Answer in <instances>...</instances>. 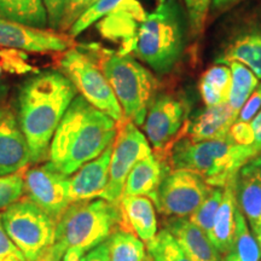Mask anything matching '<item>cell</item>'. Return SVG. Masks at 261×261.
Returning <instances> with one entry per match:
<instances>
[{
    "label": "cell",
    "instance_id": "6da1fadb",
    "mask_svg": "<svg viewBox=\"0 0 261 261\" xmlns=\"http://www.w3.org/2000/svg\"><path fill=\"white\" fill-rule=\"evenodd\" d=\"M77 94L73 83L56 69L38 71L22 83L17 121L28 144L31 162L48 158L55 132Z\"/></svg>",
    "mask_w": 261,
    "mask_h": 261
},
{
    "label": "cell",
    "instance_id": "7a4b0ae2",
    "mask_svg": "<svg viewBox=\"0 0 261 261\" xmlns=\"http://www.w3.org/2000/svg\"><path fill=\"white\" fill-rule=\"evenodd\" d=\"M116 133L115 120L77 94L55 132L48 160L63 174L71 175L112 146Z\"/></svg>",
    "mask_w": 261,
    "mask_h": 261
},
{
    "label": "cell",
    "instance_id": "3957f363",
    "mask_svg": "<svg viewBox=\"0 0 261 261\" xmlns=\"http://www.w3.org/2000/svg\"><path fill=\"white\" fill-rule=\"evenodd\" d=\"M260 149L259 145H237L227 137L194 143L184 135L159 161L165 174L173 169H187L212 188H225Z\"/></svg>",
    "mask_w": 261,
    "mask_h": 261
},
{
    "label": "cell",
    "instance_id": "277c9868",
    "mask_svg": "<svg viewBox=\"0 0 261 261\" xmlns=\"http://www.w3.org/2000/svg\"><path fill=\"white\" fill-rule=\"evenodd\" d=\"M177 0H161L155 11L145 14L123 54L135 55L139 62L159 74L171 71L184 50V19Z\"/></svg>",
    "mask_w": 261,
    "mask_h": 261
},
{
    "label": "cell",
    "instance_id": "5b68a950",
    "mask_svg": "<svg viewBox=\"0 0 261 261\" xmlns=\"http://www.w3.org/2000/svg\"><path fill=\"white\" fill-rule=\"evenodd\" d=\"M122 108L125 119L143 126L159 89V81L137 58L123 52L89 48Z\"/></svg>",
    "mask_w": 261,
    "mask_h": 261
},
{
    "label": "cell",
    "instance_id": "8992f818",
    "mask_svg": "<svg viewBox=\"0 0 261 261\" xmlns=\"http://www.w3.org/2000/svg\"><path fill=\"white\" fill-rule=\"evenodd\" d=\"M119 203L104 198L73 202L57 219L56 242L65 253H89L120 228Z\"/></svg>",
    "mask_w": 261,
    "mask_h": 261
},
{
    "label": "cell",
    "instance_id": "52a82bcc",
    "mask_svg": "<svg viewBox=\"0 0 261 261\" xmlns=\"http://www.w3.org/2000/svg\"><path fill=\"white\" fill-rule=\"evenodd\" d=\"M2 221L27 261H37L56 242L57 220L29 198L5 208Z\"/></svg>",
    "mask_w": 261,
    "mask_h": 261
},
{
    "label": "cell",
    "instance_id": "ba28073f",
    "mask_svg": "<svg viewBox=\"0 0 261 261\" xmlns=\"http://www.w3.org/2000/svg\"><path fill=\"white\" fill-rule=\"evenodd\" d=\"M58 63L62 73L73 83L77 93L87 102L113 117L116 122L125 120L122 108L109 81L89 52L74 46L62 52Z\"/></svg>",
    "mask_w": 261,
    "mask_h": 261
},
{
    "label": "cell",
    "instance_id": "9c48e42d",
    "mask_svg": "<svg viewBox=\"0 0 261 261\" xmlns=\"http://www.w3.org/2000/svg\"><path fill=\"white\" fill-rule=\"evenodd\" d=\"M189 120V106L184 99L166 93L155 96L143 130L156 158H163L180 137L187 135Z\"/></svg>",
    "mask_w": 261,
    "mask_h": 261
},
{
    "label": "cell",
    "instance_id": "30bf717a",
    "mask_svg": "<svg viewBox=\"0 0 261 261\" xmlns=\"http://www.w3.org/2000/svg\"><path fill=\"white\" fill-rule=\"evenodd\" d=\"M150 154H152L151 146L138 126L127 119L117 122L109 166V180L100 198L119 203L129 172L137 162Z\"/></svg>",
    "mask_w": 261,
    "mask_h": 261
},
{
    "label": "cell",
    "instance_id": "8fae6325",
    "mask_svg": "<svg viewBox=\"0 0 261 261\" xmlns=\"http://www.w3.org/2000/svg\"><path fill=\"white\" fill-rule=\"evenodd\" d=\"M213 188L187 169H173L163 175L156 195L159 213L167 218H189Z\"/></svg>",
    "mask_w": 261,
    "mask_h": 261
},
{
    "label": "cell",
    "instance_id": "7c38bea8",
    "mask_svg": "<svg viewBox=\"0 0 261 261\" xmlns=\"http://www.w3.org/2000/svg\"><path fill=\"white\" fill-rule=\"evenodd\" d=\"M24 192L54 219H58L73 203L69 195V175L58 171L48 161L24 173Z\"/></svg>",
    "mask_w": 261,
    "mask_h": 261
},
{
    "label": "cell",
    "instance_id": "4fadbf2b",
    "mask_svg": "<svg viewBox=\"0 0 261 261\" xmlns=\"http://www.w3.org/2000/svg\"><path fill=\"white\" fill-rule=\"evenodd\" d=\"M74 46L76 42L68 33L35 28L0 18V47L47 54L64 52Z\"/></svg>",
    "mask_w": 261,
    "mask_h": 261
},
{
    "label": "cell",
    "instance_id": "5bb4252c",
    "mask_svg": "<svg viewBox=\"0 0 261 261\" xmlns=\"http://www.w3.org/2000/svg\"><path fill=\"white\" fill-rule=\"evenodd\" d=\"M31 162V152L9 107L0 108V177L21 172Z\"/></svg>",
    "mask_w": 261,
    "mask_h": 261
},
{
    "label": "cell",
    "instance_id": "9a60e30c",
    "mask_svg": "<svg viewBox=\"0 0 261 261\" xmlns=\"http://www.w3.org/2000/svg\"><path fill=\"white\" fill-rule=\"evenodd\" d=\"M113 145L102 155L85 163L69 175V195L71 202L89 201L102 197L109 180V166Z\"/></svg>",
    "mask_w": 261,
    "mask_h": 261
},
{
    "label": "cell",
    "instance_id": "2e32d148",
    "mask_svg": "<svg viewBox=\"0 0 261 261\" xmlns=\"http://www.w3.org/2000/svg\"><path fill=\"white\" fill-rule=\"evenodd\" d=\"M121 223L120 228L136 234L148 243L158 234V218L154 202L145 196H123L119 202Z\"/></svg>",
    "mask_w": 261,
    "mask_h": 261
},
{
    "label": "cell",
    "instance_id": "e0dca14e",
    "mask_svg": "<svg viewBox=\"0 0 261 261\" xmlns=\"http://www.w3.org/2000/svg\"><path fill=\"white\" fill-rule=\"evenodd\" d=\"M165 226L191 261H221L207 234L188 218H167Z\"/></svg>",
    "mask_w": 261,
    "mask_h": 261
},
{
    "label": "cell",
    "instance_id": "ac0fdd59",
    "mask_svg": "<svg viewBox=\"0 0 261 261\" xmlns=\"http://www.w3.org/2000/svg\"><path fill=\"white\" fill-rule=\"evenodd\" d=\"M238 114L228 103L215 107H205L195 119L189 120L187 138L191 142L224 139L228 135L230 127L236 121Z\"/></svg>",
    "mask_w": 261,
    "mask_h": 261
},
{
    "label": "cell",
    "instance_id": "d6986e66",
    "mask_svg": "<svg viewBox=\"0 0 261 261\" xmlns=\"http://www.w3.org/2000/svg\"><path fill=\"white\" fill-rule=\"evenodd\" d=\"M240 62L261 80V29H249L231 39L215 58V64Z\"/></svg>",
    "mask_w": 261,
    "mask_h": 261
},
{
    "label": "cell",
    "instance_id": "ffe728a7",
    "mask_svg": "<svg viewBox=\"0 0 261 261\" xmlns=\"http://www.w3.org/2000/svg\"><path fill=\"white\" fill-rule=\"evenodd\" d=\"M236 179L237 177L228 181L224 188L223 200L214 217L213 227L210 234L211 242L221 255L227 253L236 230Z\"/></svg>",
    "mask_w": 261,
    "mask_h": 261
},
{
    "label": "cell",
    "instance_id": "44dd1931",
    "mask_svg": "<svg viewBox=\"0 0 261 261\" xmlns=\"http://www.w3.org/2000/svg\"><path fill=\"white\" fill-rule=\"evenodd\" d=\"M163 175V167L154 152L135 165L126 179L123 196H145L155 202Z\"/></svg>",
    "mask_w": 261,
    "mask_h": 261
},
{
    "label": "cell",
    "instance_id": "7402d4cb",
    "mask_svg": "<svg viewBox=\"0 0 261 261\" xmlns=\"http://www.w3.org/2000/svg\"><path fill=\"white\" fill-rule=\"evenodd\" d=\"M237 207L253 228H261V180L246 163L236 179Z\"/></svg>",
    "mask_w": 261,
    "mask_h": 261
},
{
    "label": "cell",
    "instance_id": "603a6c76",
    "mask_svg": "<svg viewBox=\"0 0 261 261\" xmlns=\"http://www.w3.org/2000/svg\"><path fill=\"white\" fill-rule=\"evenodd\" d=\"M0 18L31 27H48L42 0H0Z\"/></svg>",
    "mask_w": 261,
    "mask_h": 261
},
{
    "label": "cell",
    "instance_id": "cb8c5ba5",
    "mask_svg": "<svg viewBox=\"0 0 261 261\" xmlns=\"http://www.w3.org/2000/svg\"><path fill=\"white\" fill-rule=\"evenodd\" d=\"M231 89V70L227 65L215 64L202 74L198 90L205 107L227 103Z\"/></svg>",
    "mask_w": 261,
    "mask_h": 261
},
{
    "label": "cell",
    "instance_id": "d4e9b609",
    "mask_svg": "<svg viewBox=\"0 0 261 261\" xmlns=\"http://www.w3.org/2000/svg\"><path fill=\"white\" fill-rule=\"evenodd\" d=\"M261 250L254 233L240 208L236 210V230L223 261H260Z\"/></svg>",
    "mask_w": 261,
    "mask_h": 261
},
{
    "label": "cell",
    "instance_id": "484cf974",
    "mask_svg": "<svg viewBox=\"0 0 261 261\" xmlns=\"http://www.w3.org/2000/svg\"><path fill=\"white\" fill-rule=\"evenodd\" d=\"M227 67L231 70V89L227 103L238 114L259 85V79L240 62H231Z\"/></svg>",
    "mask_w": 261,
    "mask_h": 261
},
{
    "label": "cell",
    "instance_id": "4316f807",
    "mask_svg": "<svg viewBox=\"0 0 261 261\" xmlns=\"http://www.w3.org/2000/svg\"><path fill=\"white\" fill-rule=\"evenodd\" d=\"M110 261H144L145 248L136 234L121 228L108 240Z\"/></svg>",
    "mask_w": 261,
    "mask_h": 261
},
{
    "label": "cell",
    "instance_id": "83f0119b",
    "mask_svg": "<svg viewBox=\"0 0 261 261\" xmlns=\"http://www.w3.org/2000/svg\"><path fill=\"white\" fill-rule=\"evenodd\" d=\"M146 250L152 261H191L166 228L146 243Z\"/></svg>",
    "mask_w": 261,
    "mask_h": 261
},
{
    "label": "cell",
    "instance_id": "f1b7e54d",
    "mask_svg": "<svg viewBox=\"0 0 261 261\" xmlns=\"http://www.w3.org/2000/svg\"><path fill=\"white\" fill-rule=\"evenodd\" d=\"M125 2H127V0H97L71 25V28L68 31V34L73 39L76 38L81 33L89 29L93 23L100 21L107 15L113 14Z\"/></svg>",
    "mask_w": 261,
    "mask_h": 261
},
{
    "label": "cell",
    "instance_id": "f546056e",
    "mask_svg": "<svg viewBox=\"0 0 261 261\" xmlns=\"http://www.w3.org/2000/svg\"><path fill=\"white\" fill-rule=\"evenodd\" d=\"M223 196L224 188H213V190L205 197V200L202 202L200 207L188 218L192 224L200 227L207 234L208 238H210L212 232L214 217L221 203V200H223Z\"/></svg>",
    "mask_w": 261,
    "mask_h": 261
},
{
    "label": "cell",
    "instance_id": "4dcf8cb0",
    "mask_svg": "<svg viewBox=\"0 0 261 261\" xmlns=\"http://www.w3.org/2000/svg\"><path fill=\"white\" fill-rule=\"evenodd\" d=\"M24 194V177L21 172L0 177V211L21 200Z\"/></svg>",
    "mask_w": 261,
    "mask_h": 261
},
{
    "label": "cell",
    "instance_id": "1f68e13d",
    "mask_svg": "<svg viewBox=\"0 0 261 261\" xmlns=\"http://www.w3.org/2000/svg\"><path fill=\"white\" fill-rule=\"evenodd\" d=\"M213 0H184L191 34L200 37L203 33Z\"/></svg>",
    "mask_w": 261,
    "mask_h": 261
},
{
    "label": "cell",
    "instance_id": "d6a6232c",
    "mask_svg": "<svg viewBox=\"0 0 261 261\" xmlns=\"http://www.w3.org/2000/svg\"><path fill=\"white\" fill-rule=\"evenodd\" d=\"M97 0H65V5L58 31L68 33L80 16Z\"/></svg>",
    "mask_w": 261,
    "mask_h": 261
},
{
    "label": "cell",
    "instance_id": "836d02e7",
    "mask_svg": "<svg viewBox=\"0 0 261 261\" xmlns=\"http://www.w3.org/2000/svg\"><path fill=\"white\" fill-rule=\"evenodd\" d=\"M227 138L237 145H256L255 135H254V129L250 122L238 121V120H236V121L232 123V126L230 127Z\"/></svg>",
    "mask_w": 261,
    "mask_h": 261
},
{
    "label": "cell",
    "instance_id": "e575fe53",
    "mask_svg": "<svg viewBox=\"0 0 261 261\" xmlns=\"http://www.w3.org/2000/svg\"><path fill=\"white\" fill-rule=\"evenodd\" d=\"M0 261H27L5 231L2 221V214H0Z\"/></svg>",
    "mask_w": 261,
    "mask_h": 261
},
{
    "label": "cell",
    "instance_id": "d590c367",
    "mask_svg": "<svg viewBox=\"0 0 261 261\" xmlns=\"http://www.w3.org/2000/svg\"><path fill=\"white\" fill-rule=\"evenodd\" d=\"M261 109V83L257 85L256 89L254 90V92L250 94V97L248 98L247 102L244 103L242 109L238 113V121H244V122H252V120L256 116V114L259 113Z\"/></svg>",
    "mask_w": 261,
    "mask_h": 261
},
{
    "label": "cell",
    "instance_id": "8d00e7d4",
    "mask_svg": "<svg viewBox=\"0 0 261 261\" xmlns=\"http://www.w3.org/2000/svg\"><path fill=\"white\" fill-rule=\"evenodd\" d=\"M42 2L46 9L48 28L58 31L62 16H63L65 0H42Z\"/></svg>",
    "mask_w": 261,
    "mask_h": 261
},
{
    "label": "cell",
    "instance_id": "74e56055",
    "mask_svg": "<svg viewBox=\"0 0 261 261\" xmlns=\"http://www.w3.org/2000/svg\"><path fill=\"white\" fill-rule=\"evenodd\" d=\"M85 261H110L109 254V246H108V241L99 246L93 248L89 253L85 255Z\"/></svg>",
    "mask_w": 261,
    "mask_h": 261
},
{
    "label": "cell",
    "instance_id": "f35d334b",
    "mask_svg": "<svg viewBox=\"0 0 261 261\" xmlns=\"http://www.w3.org/2000/svg\"><path fill=\"white\" fill-rule=\"evenodd\" d=\"M65 252L60 246L54 244L50 249H47L37 261H62Z\"/></svg>",
    "mask_w": 261,
    "mask_h": 261
},
{
    "label": "cell",
    "instance_id": "ab89813d",
    "mask_svg": "<svg viewBox=\"0 0 261 261\" xmlns=\"http://www.w3.org/2000/svg\"><path fill=\"white\" fill-rule=\"evenodd\" d=\"M243 0H213L212 8L217 11H226V10L233 8L234 5L240 4Z\"/></svg>",
    "mask_w": 261,
    "mask_h": 261
},
{
    "label": "cell",
    "instance_id": "60d3db41",
    "mask_svg": "<svg viewBox=\"0 0 261 261\" xmlns=\"http://www.w3.org/2000/svg\"><path fill=\"white\" fill-rule=\"evenodd\" d=\"M250 123H252L254 135H255V144L261 146V109Z\"/></svg>",
    "mask_w": 261,
    "mask_h": 261
},
{
    "label": "cell",
    "instance_id": "b9f144b4",
    "mask_svg": "<svg viewBox=\"0 0 261 261\" xmlns=\"http://www.w3.org/2000/svg\"><path fill=\"white\" fill-rule=\"evenodd\" d=\"M248 165H249V167L255 172V174L260 178L261 180V149L259 150V152H257V154L254 156L249 162H248Z\"/></svg>",
    "mask_w": 261,
    "mask_h": 261
},
{
    "label": "cell",
    "instance_id": "7bdbcfd3",
    "mask_svg": "<svg viewBox=\"0 0 261 261\" xmlns=\"http://www.w3.org/2000/svg\"><path fill=\"white\" fill-rule=\"evenodd\" d=\"M85 255H86V254L75 252V250H69V252L64 254L62 261H85Z\"/></svg>",
    "mask_w": 261,
    "mask_h": 261
},
{
    "label": "cell",
    "instance_id": "ee69618b",
    "mask_svg": "<svg viewBox=\"0 0 261 261\" xmlns=\"http://www.w3.org/2000/svg\"><path fill=\"white\" fill-rule=\"evenodd\" d=\"M9 93V86L4 83H0V108L4 104L6 97H8Z\"/></svg>",
    "mask_w": 261,
    "mask_h": 261
},
{
    "label": "cell",
    "instance_id": "f6af8a7d",
    "mask_svg": "<svg viewBox=\"0 0 261 261\" xmlns=\"http://www.w3.org/2000/svg\"><path fill=\"white\" fill-rule=\"evenodd\" d=\"M254 236H255L257 243H259V247H260V250H261V228H257V230L253 231Z\"/></svg>",
    "mask_w": 261,
    "mask_h": 261
},
{
    "label": "cell",
    "instance_id": "bcb514c9",
    "mask_svg": "<svg viewBox=\"0 0 261 261\" xmlns=\"http://www.w3.org/2000/svg\"><path fill=\"white\" fill-rule=\"evenodd\" d=\"M144 261H152V260H151V257H150V256H145Z\"/></svg>",
    "mask_w": 261,
    "mask_h": 261
}]
</instances>
